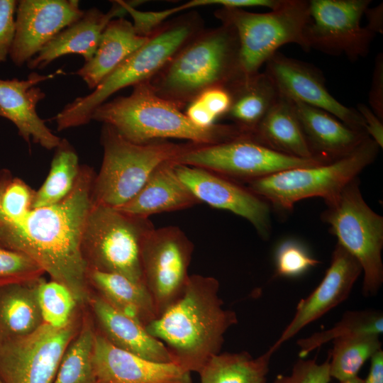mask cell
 I'll return each instance as SVG.
<instances>
[{"instance_id":"obj_1","label":"cell","mask_w":383,"mask_h":383,"mask_svg":"<svg viewBox=\"0 0 383 383\" xmlns=\"http://www.w3.org/2000/svg\"><path fill=\"white\" fill-rule=\"evenodd\" d=\"M95 176L92 168L81 165L73 189L62 201L33 209L19 221L0 224V245L32 257L52 280L67 287L81 306L92 291L81 243Z\"/></svg>"},{"instance_id":"obj_2","label":"cell","mask_w":383,"mask_h":383,"mask_svg":"<svg viewBox=\"0 0 383 383\" xmlns=\"http://www.w3.org/2000/svg\"><path fill=\"white\" fill-rule=\"evenodd\" d=\"M219 282L213 277L189 275L180 296L145 328L167 348L172 362L199 373L221 353L227 331L238 323L236 313L223 307Z\"/></svg>"},{"instance_id":"obj_3","label":"cell","mask_w":383,"mask_h":383,"mask_svg":"<svg viewBox=\"0 0 383 383\" xmlns=\"http://www.w3.org/2000/svg\"><path fill=\"white\" fill-rule=\"evenodd\" d=\"M91 120L112 127L123 138L138 144L178 138L206 145L244 134L234 124H215L209 128L195 126L178 106L159 96L150 80L134 85L129 96L103 103L94 111Z\"/></svg>"},{"instance_id":"obj_4","label":"cell","mask_w":383,"mask_h":383,"mask_svg":"<svg viewBox=\"0 0 383 383\" xmlns=\"http://www.w3.org/2000/svg\"><path fill=\"white\" fill-rule=\"evenodd\" d=\"M235 29L222 26L196 34L150 80L156 93L179 108L205 89L227 87L240 77Z\"/></svg>"},{"instance_id":"obj_5","label":"cell","mask_w":383,"mask_h":383,"mask_svg":"<svg viewBox=\"0 0 383 383\" xmlns=\"http://www.w3.org/2000/svg\"><path fill=\"white\" fill-rule=\"evenodd\" d=\"M198 27V19L192 15L159 27L91 94L77 97L65 106L54 118L57 130L87 124L94 111L112 94L126 87L150 80L199 33Z\"/></svg>"},{"instance_id":"obj_6","label":"cell","mask_w":383,"mask_h":383,"mask_svg":"<svg viewBox=\"0 0 383 383\" xmlns=\"http://www.w3.org/2000/svg\"><path fill=\"white\" fill-rule=\"evenodd\" d=\"M102 165L91 191L92 204L118 209L132 199L162 163L175 160L192 145L152 141L131 142L104 124Z\"/></svg>"},{"instance_id":"obj_7","label":"cell","mask_w":383,"mask_h":383,"mask_svg":"<svg viewBox=\"0 0 383 383\" xmlns=\"http://www.w3.org/2000/svg\"><path fill=\"white\" fill-rule=\"evenodd\" d=\"M379 146L370 137L353 152L326 163L282 170L248 181L249 190L277 211H289L300 200L334 201L376 159Z\"/></svg>"},{"instance_id":"obj_8","label":"cell","mask_w":383,"mask_h":383,"mask_svg":"<svg viewBox=\"0 0 383 383\" xmlns=\"http://www.w3.org/2000/svg\"><path fill=\"white\" fill-rule=\"evenodd\" d=\"M222 23L235 30L240 77L253 75L278 49L294 43L309 51L304 31L309 20V1L280 0L270 12L252 13L243 9L221 8L216 13Z\"/></svg>"},{"instance_id":"obj_9","label":"cell","mask_w":383,"mask_h":383,"mask_svg":"<svg viewBox=\"0 0 383 383\" xmlns=\"http://www.w3.org/2000/svg\"><path fill=\"white\" fill-rule=\"evenodd\" d=\"M153 228L148 218L92 204L81 243L87 270L121 274L144 285L140 248L143 238Z\"/></svg>"},{"instance_id":"obj_10","label":"cell","mask_w":383,"mask_h":383,"mask_svg":"<svg viewBox=\"0 0 383 383\" xmlns=\"http://www.w3.org/2000/svg\"><path fill=\"white\" fill-rule=\"evenodd\" d=\"M326 204L322 220L330 225L338 243L360 263L364 273V295H375L383 282V217L364 200L357 178Z\"/></svg>"},{"instance_id":"obj_11","label":"cell","mask_w":383,"mask_h":383,"mask_svg":"<svg viewBox=\"0 0 383 383\" xmlns=\"http://www.w3.org/2000/svg\"><path fill=\"white\" fill-rule=\"evenodd\" d=\"M81 306L65 327L43 323L23 336L0 340V379L3 383H52L63 354L78 333Z\"/></svg>"},{"instance_id":"obj_12","label":"cell","mask_w":383,"mask_h":383,"mask_svg":"<svg viewBox=\"0 0 383 383\" xmlns=\"http://www.w3.org/2000/svg\"><path fill=\"white\" fill-rule=\"evenodd\" d=\"M174 161L248 181L285 170L330 162L323 158L301 159L277 152L258 143L250 134L213 145L194 144Z\"/></svg>"},{"instance_id":"obj_13","label":"cell","mask_w":383,"mask_h":383,"mask_svg":"<svg viewBox=\"0 0 383 383\" xmlns=\"http://www.w3.org/2000/svg\"><path fill=\"white\" fill-rule=\"evenodd\" d=\"M194 245L177 226L152 228L143 239V283L160 316L182 294L189 274Z\"/></svg>"},{"instance_id":"obj_14","label":"cell","mask_w":383,"mask_h":383,"mask_svg":"<svg viewBox=\"0 0 383 383\" xmlns=\"http://www.w3.org/2000/svg\"><path fill=\"white\" fill-rule=\"evenodd\" d=\"M304 35L307 48L355 61L366 57L376 35L361 18L370 0H310Z\"/></svg>"},{"instance_id":"obj_15","label":"cell","mask_w":383,"mask_h":383,"mask_svg":"<svg viewBox=\"0 0 383 383\" xmlns=\"http://www.w3.org/2000/svg\"><path fill=\"white\" fill-rule=\"evenodd\" d=\"M264 72L280 95L326 111L349 128L366 132L358 111L345 106L329 93L323 74L312 65L277 51L265 62Z\"/></svg>"},{"instance_id":"obj_16","label":"cell","mask_w":383,"mask_h":383,"mask_svg":"<svg viewBox=\"0 0 383 383\" xmlns=\"http://www.w3.org/2000/svg\"><path fill=\"white\" fill-rule=\"evenodd\" d=\"M84 11L77 0H21L9 57L21 67L35 57L61 30L79 19Z\"/></svg>"},{"instance_id":"obj_17","label":"cell","mask_w":383,"mask_h":383,"mask_svg":"<svg viewBox=\"0 0 383 383\" xmlns=\"http://www.w3.org/2000/svg\"><path fill=\"white\" fill-rule=\"evenodd\" d=\"M181 181L201 202L247 219L263 239L272 231L270 204L252 192L209 170L175 162Z\"/></svg>"},{"instance_id":"obj_18","label":"cell","mask_w":383,"mask_h":383,"mask_svg":"<svg viewBox=\"0 0 383 383\" xmlns=\"http://www.w3.org/2000/svg\"><path fill=\"white\" fill-rule=\"evenodd\" d=\"M362 272L358 261L337 243L322 281L310 295L300 300L293 318L268 350L273 354L304 327L345 301Z\"/></svg>"},{"instance_id":"obj_19","label":"cell","mask_w":383,"mask_h":383,"mask_svg":"<svg viewBox=\"0 0 383 383\" xmlns=\"http://www.w3.org/2000/svg\"><path fill=\"white\" fill-rule=\"evenodd\" d=\"M94 383H192L191 373L174 362L151 361L121 350L96 329Z\"/></svg>"},{"instance_id":"obj_20","label":"cell","mask_w":383,"mask_h":383,"mask_svg":"<svg viewBox=\"0 0 383 383\" xmlns=\"http://www.w3.org/2000/svg\"><path fill=\"white\" fill-rule=\"evenodd\" d=\"M61 73L62 70L47 75L33 72L23 80L0 79V117L12 122L29 146L31 140L47 150H52L61 141L36 111L38 102L45 97V92L36 85Z\"/></svg>"},{"instance_id":"obj_21","label":"cell","mask_w":383,"mask_h":383,"mask_svg":"<svg viewBox=\"0 0 383 383\" xmlns=\"http://www.w3.org/2000/svg\"><path fill=\"white\" fill-rule=\"evenodd\" d=\"M87 305L97 331L113 345L151 361L172 362L165 345L143 324L114 308L93 290Z\"/></svg>"},{"instance_id":"obj_22","label":"cell","mask_w":383,"mask_h":383,"mask_svg":"<svg viewBox=\"0 0 383 383\" xmlns=\"http://www.w3.org/2000/svg\"><path fill=\"white\" fill-rule=\"evenodd\" d=\"M111 9L103 13L96 8L84 11L83 16L61 30L30 60V69H42L58 57L70 54L82 56L85 62L95 54L101 36L108 23L127 12L120 0L113 1Z\"/></svg>"},{"instance_id":"obj_23","label":"cell","mask_w":383,"mask_h":383,"mask_svg":"<svg viewBox=\"0 0 383 383\" xmlns=\"http://www.w3.org/2000/svg\"><path fill=\"white\" fill-rule=\"evenodd\" d=\"M293 103L306 140L317 157L329 161L341 158L370 137L366 132L349 128L326 111L296 101Z\"/></svg>"},{"instance_id":"obj_24","label":"cell","mask_w":383,"mask_h":383,"mask_svg":"<svg viewBox=\"0 0 383 383\" xmlns=\"http://www.w3.org/2000/svg\"><path fill=\"white\" fill-rule=\"evenodd\" d=\"M175 164L174 160H169L160 165L139 192L117 209L132 216L148 218L153 214L199 204L200 201L179 178Z\"/></svg>"},{"instance_id":"obj_25","label":"cell","mask_w":383,"mask_h":383,"mask_svg":"<svg viewBox=\"0 0 383 383\" xmlns=\"http://www.w3.org/2000/svg\"><path fill=\"white\" fill-rule=\"evenodd\" d=\"M148 38L138 35L133 23L123 17L114 18L103 31L93 57L74 74L79 76L90 89H94Z\"/></svg>"},{"instance_id":"obj_26","label":"cell","mask_w":383,"mask_h":383,"mask_svg":"<svg viewBox=\"0 0 383 383\" xmlns=\"http://www.w3.org/2000/svg\"><path fill=\"white\" fill-rule=\"evenodd\" d=\"M250 136L282 154L301 159L321 158L313 154L306 140L293 101L280 94Z\"/></svg>"},{"instance_id":"obj_27","label":"cell","mask_w":383,"mask_h":383,"mask_svg":"<svg viewBox=\"0 0 383 383\" xmlns=\"http://www.w3.org/2000/svg\"><path fill=\"white\" fill-rule=\"evenodd\" d=\"M226 88L231 96V104L225 116L250 135L279 96L275 85L264 72L240 77Z\"/></svg>"},{"instance_id":"obj_28","label":"cell","mask_w":383,"mask_h":383,"mask_svg":"<svg viewBox=\"0 0 383 383\" xmlns=\"http://www.w3.org/2000/svg\"><path fill=\"white\" fill-rule=\"evenodd\" d=\"M88 283L111 306L145 326L157 317L146 287L118 274L87 270Z\"/></svg>"},{"instance_id":"obj_29","label":"cell","mask_w":383,"mask_h":383,"mask_svg":"<svg viewBox=\"0 0 383 383\" xmlns=\"http://www.w3.org/2000/svg\"><path fill=\"white\" fill-rule=\"evenodd\" d=\"M41 278L0 286V340L26 335L43 323L38 301Z\"/></svg>"},{"instance_id":"obj_30","label":"cell","mask_w":383,"mask_h":383,"mask_svg":"<svg viewBox=\"0 0 383 383\" xmlns=\"http://www.w3.org/2000/svg\"><path fill=\"white\" fill-rule=\"evenodd\" d=\"M272 354L253 357L249 353H219L199 373L200 383H266Z\"/></svg>"},{"instance_id":"obj_31","label":"cell","mask_w":383,"mask_h":383,"mask_svg":"<svg viewBox=\"0 0 383 383\" xmlns=\"http://www.w3.org/2000/svg\"><path fill=\"white\" fill-rule=\"evenodd\" d=\"M96 326L83 306L79 330L66 348L52 383H94Z\"/></svg>"},{"instance_id":"obj_32","label":"cell","mask_w":383,"mask_h":383,"mask_svg":"<svg viewBox=\"0 0 383 383\" xmlns=\"http://www.w3.org/2000/svg\"><path fill=\"white\" fill-rule=\"evenodd\" d=\"M48 174L35 191L33 209L55 205L62 201L73 189L81 165L78 155L66 139H61L55 149Z\"/></svg>"},{"instance_id":"obj_33","label":"cell","mask_w":383,"mask_h":383,"mask_svg":"<svg viewBox=\"0 0 383 383\" xmlns=\"http://www.w3.org/2000/svg\"><path fill=\"white\" fill-rule=\"evenodd\" d=\"M328 364L331 378L340 382L357 376L364 363L381 350L379 335L356 333L333 340Z\"/></svg>"},{"instance_id":"obj_34","label":"cell","mask_w":383,"mask_h":383,"mask_svg":"<svg viewBox=\"0 0 383 383\" xmlns=\"http://www.w3.org/2000/svg\"><path fill=\"white\" fill-rule=\"evenodd\" d=\"M383 332L382 313L376 311H347L334 327L311 336L299 339L297 344L300 348L299 356L304 357L311 351L335 338L356 333Z\"/></svg>"},{"instance_id":"obj_35","label":"cell","mask_w":383,"mask_h":383,"mask_svg":"<svg viewBox=\"0 0 383 383\" xmlns=\"http://www.w3.org/2000/svg\"><path fill=\"white\" fill-rule=\"evenodd\" d=\"M38 301L43 323L55 328L66 326L81 308L67 287L43 277L38 287Z\"/></svg>"},{"instance_id":"obj_36","label":"cell","mask_w":383,"mask_h":383,"mask_svg":"<svg viewBox=\"0 0 383 383\" xmlns=\"http://www.w3.org/2000/svg\"><path fill=\"white\" fill-rule=\"evenodd\" d=\"M35 190L7 169L0 170V224L21 221L33 209Z\"/></svg>"},{"instance_id":"obj_37","label":"cell","mask_w":383,"mask_h":383,"mask_svg":"<svg viewBox=\"0 0 383 383\" xmlns=\"http://www.w3.org/2000/svg\"><path fill=\"white\" fill-rule=\"evenodd\" d=\"M45 273L28 255L0 245V286L35 281Z\"/></svg>"},{"instance_id":"obj_38","label":"cell","mask_w":383,"mask_h":383,"mask_svg":"<svg viewBox=\"0 0 383 383\" xmlns=\"http://www.w3.org/2000/svg\"><path fill=\"white\" fill-rule=\"evenodd\" d=\"M318 263V260L312 257L305 248L294 240L283 242L276 252V273L279 276H299Z\"/></svg>"},{"instance_id":"obj_39","label":"cell","mask_w":383,"mask_h":383,"mask_svg":"<svg viewBox=\"0 0 383 383\" xmlns=\"http://www.w3.org/2000/svg\"><path fill=\"white\" fill-rule=\"evenodd\" d=\"M331 379L328 359L321 364L316 359H300L289 375L279 374L274 383H329Z\"/></svg>"},{"instance_id":"obj_40","label":"cell","mask_w":383,"mask_h":383,"mask_svg":"<svg viewBox=\"0 0 383 383\" xmlns=\"http://www.w3.org/2000/svg\"><path fill=\"white\" fill-rule=\"evenodd\" d=\"M18 1L0 0V62L9 56L16 30Z\"/></svg>"},{"instance_id":"obj_41","label":"cell","mask_w":383,"mask_h":383,"mask_svg":"<svg viewBox=\"0 0 383 383\" xmlns=\"http://www.w3.org/2000/svg\"><path fill=\"white\" fill-rule=\"evenodd\" d=\"M216 118L225 116L231 104V96L223 86H215L203 91L198 96Z\"/></svg>"},{"instance_id":"obj_42","label":"cell","mask_w":383,"mask_h":383,"mask_svg":"<svg viewBox=\"0 0 383 383\" xmlns=\"http://www.w3.org/2000/svg\"><path fill=\"white\" fill-rule=\"evenodd\" d=\"M370 109L383 121V55L379 53L375 59L372 83L369 91Z\"/></svg>"},{"instance_id":"obj_43","label":"cell","mask_w":383,"mask_h":383,"mask_svg":"<svg viewBox=\"0 0 383 383\" xmlns=\"http://www.w3.org/2000/svg\"><path fill=\"white\" fill-rule=\"evenodd\" d=\"M185 115L195 126L202 128L212 127L217 118L198 97L189 103Z\"/></svg>"},{"instance_id":"obj_44","label":"cell","mask_w":383,"mask_h":383,"mask_svg":"<svg viewBox=\"0 0 383 383\" xmlns=\"http://www.w3.org/2000/svg\"><path fill=\"white\" fill-rule=\"evenodd\" d=\"M356 110L364 121L366 133L382 148L383 146V121L365 104H357Z\"/></svg>"},{"instance_id":"obj_45","label":"cell","mask_w":383,"mask_h":383,"mask_svg":"<svg viewBox=\"0 0 383 383\" xmlns=\"http://www.w3.org/2000/svg\"><path fill=\"white\" fill-rule=\"evenodd\" d=\"M382 4L373 8H368L365 14L367 18V28L375 35L383 32V7Z\"/></svg>"},{"instance_id":"obj_46","label":"cell","mask_w":383,"mask_h":383,"mask_svg":"<svg viewBox=\"0 0 383 383\" xmlns=\"http://www.w3.org/2000/svg\"><path fill=\"white\" fill-rule=\"evenodd\" d=\"M370 372L365 383H383V351L379 350L371 358Z\"/></svg>"},{"instance_id":"obj_47","label":"cell","mask_w":383,"mask_h":383,"mask_svg":"<svg viewBox=\"0 0 383 383\" xmlns=\"http://www.w3.org/2000/svg\"><path fill=\"white\" fill-rule=\"evenodd\" d=\"M339 383H365V382L364 379H361L358 376H355L353 378L340 382Z\"/></svg>"},{"instance_id":"obj_48","label":"cell","mask_w":383,"mask_h":383,"mask_svg":"<svg viewBox=\"0 0 383 383\" xmlns=\"http://www.w3.org/2000/svg\"><path fill=\"white\" fill-rule=\"evenodd\" d=\"M0 383H3L1 379H0Z\"/></svg>"}]
</instances>
